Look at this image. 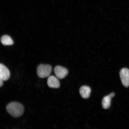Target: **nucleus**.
I'll use <instances>...</instances> for the list:
<instances>
[{
  "label": "nucleus",
  "mask_w": 129,
  "mask_h": 129,
  "mask_svg": "<svg viewBox=\"0 0 129 129\" xmlns=\"http://www.w3.org/2000/svg\"><path fill=\"white\" fill-rule=\"evenodd\" d=\"M6 109L8 113L14 117L21 116L23 113L24 108L20 103L14 102L7 105Z\"/></svg>",
  "instance_id": "obj_1"
},
{
  "label": "nucleus",
  "mask_w": 129,
  "mask_h": 129,
  "mask_svg": "<svg viewBox=\"0 0 129 129\" xmlns=\"http://www.w3.org/2000/svg\"><path fill=\"white\" fill-rule=\"evenodd\" d=\"M52 71V67L49 64H40L37 69L38 76L40 78H43L49 77Z\"/></svg>",
  "instance_id": "obj_2"
},
{
  "label": "nucleus",
  "mask_w": 129,
  "mask_h": 129,
  "mask_svg": "<svg viewBox=\"0 0 129 129\" xmlns=\"http://www.w3.org/2000/svg\"><path fill=\"white\" fill-rule=\"evenodd\" d=\"M120 75L122 84L125 87H128L129 86V69L126 68L122 69Z\"/></svg>",
  "instance_id": "obj_3"
},
{
  "label": "nucleus",
  "mask_w": 129,
  "mask_h": 129,
  "mask_svg": "<svg viewBox=\"0 0 129 129\" xmlns=\"http://www.w3.org/2000/svg\"><path fill=\"white\" fill-rule=\"evenodd\" d=\"M54 71L56 77L60 79L64 78L68 73V71L67 69L59 66L55 67Z\"/></svg>",
  "instance_id": "obj_4"
},
{
  "label": "nucleus",
  "mask_w": 129,
  "mask_h": 129,
  "mask_svg": "<svg viewBox=\"0 0 129 129\" xmlns=\"http://www.w3.org/2000/svg\"><path fill=\"white\" fill-rule=\"evenodd\" d=\"M10 73L9 69L4 64H0V79L5 81L9 79Z\"/></svg>",
  "instance_id": "obj_5"
},
{
  "label": "nucleus",
  "mask_w": 129,
  "mask_h": 129,
  "mask_svg": "<svg viewBox=\"0 0 129 129\" xmlns=\"http://www.w3.org/2000/svg\"><path fill=\"white\" fill-rule=\"evenodd\" d=\"M58 79L57 77L53 75L48 77L47 81L48 86L51 88H59L60 84Z\"/></svg>",
  "instance_id": "obj_6"
},
{
  "label": "nucleus",
  "mask_w": 129,
  "mask_h": 129,
  "mask_svg": "<svg viewBox=\"0 0 129 129\" xmlns=\"http://www.w3.org/2000/svg\"><path fill=\"white\" fill-rule=\"evenodd\" d=\"M91 92V88L89 86H83L80 88V94L82 98L84 99H87L89 97Z\"/></svg>",
  "instance_id": "obj_7"
},
{
  "label": "nucleus",
  "mask_w": 129,
  "mask_h": 129,
  "mask_svg": "<svg viewBox=\"0 0 129 129\" xmlns=\"http://www.w3.org/2000/svg\"><path fill=\"white\" fill-rule=\"evenodd\" d=\"M1 42L3 45L9 46L13 44L14 42L12 38L7 35H5L1 37Z\"/></svg>",
  "instance_id": "obj_8"
},
{
  "label": "nucleus",
  "mask_w": 129,
  "mask_h": 129,
  "mask_svg": "<svg viewBox=\"0 0 129 129\" xmlns=\"http://www.w3.org/2000/svg\"><path fill=\"white\" fill-rule=\"evenodd\" d=\"M111 98L109 95L105 96L102 101V107L105 109H107L110 107L111 104Z\"/></svg>",
  "instance_id": "obj_9"
},
{
  "label": "nucleus",
  "mask_w": 129,
  "mask_h": 129,
  "mask_svg": "<svg viewBox=\"0 0 129 129\" xmlns=\"http://www.w3.org/2000/svg\"><path fill=\"white\" fill-rule=\"evenodd\" d=\"M4 81L0 79V86L1 87L3 86V84H4V83H3Z\"/></svg>",
  "instance_id": "obj_10"
},
{
  "label": "nucleus",
  "mask_w": 129,
  "mask_h": 129,
  "mask_svg": "<svg viewBox=\"0 0 129 129\" xmlns=\"http://www.w3.org/2000/svg\"><path fill=\"white\" fill-rule=\"evenodd\" d=\"M109 95L111 97V98L113 97L115 95V93H112L110 94Z\"/></svg>",
  "instance_id": "obj_11"
}]
</instances>
